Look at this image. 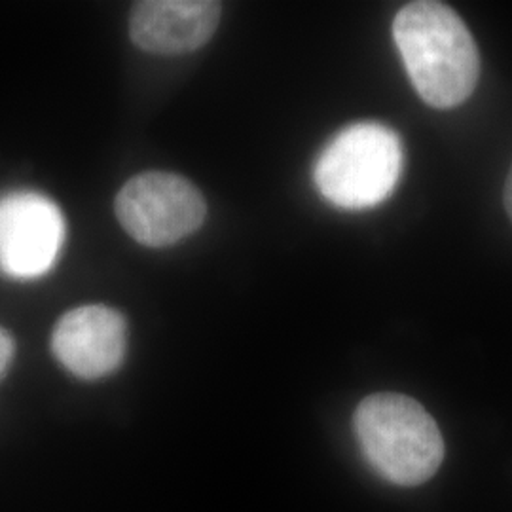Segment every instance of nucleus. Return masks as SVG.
<instances>
[{
	"label": "nucleus",
	"mask_w": 512,
	"mask_h": 512,
	"mask_svg": "<svg viewBox=\"0 0 512 512\" xmlns=\"http://www.w3.org/2000/svg\"><path fill=\"white\" fill-rule=\"evenodd\" d=\"M202 192L175 173L148 171L122 186L116 215L141 245L162 249L192 236L205 220Z\"/></svg>",
	"instance_id": "20e7f679"
},
{
	"label": "nucleus",
	"mask_w": 512,
	"mask_h": 512,
	"mask_svg": "<svg viewBox=\"0 0 512 512\" xmlns=\"http://www.w3.org/2000/svg\"><path fill=\"white\" fill-rule=\"evenodd\" d=\"M126 348V319L101 304L67 311L52 334L57 361L82 380H99L112 374L122 365Z\"/></svg>",
	"instance_id": "423d86ee"
},
{
	"label": "nucleus",
	"mask_w": 512,
	"mask_h": 512,
	"mask_svg": "<svg viewBox=\"0 0 512 512\" xmlns=\"http://www.w3.org/2000/svg\"><path fill=\"white\" fill-rule=\"evenodd\" d=\"M222 6L211 0L137 2L129 35L148 54H190L205 46L219 27Z\"/></svg>",
	"instance_id": "0eeeda50"
},
{
	"label": "nucleus",
	"mask_w": 512,
	"mask_h": 512,
	"mask_svg": "<svg viewBox=\"0 0 512 512\" xmlns=\"http://www.w3.org/2000/svg\"><path fill=\"white\" fill-rule=\"evenodd\" d=\"M14 355H16V342H14V338L10 336L8 330L0 327V380L4 378V374L8 372V368L12 365Z\"/></svg>",
	"instance_id": "6e6552de"
},
{
	"label": "nucleus",
	"mask_w": 512,
	"mask_h": 512,
	"mask_svg": "<svg viewBox=\"0 0 512 512\" xmlns=\"http://www.w3.org/2000/svg\"><path fill=\"white\" fill-rule=\"evenodd\" d=\"M65 241V219L50 198L10 192L0 198V272L35 279L52 270Z\"/></svg>",
	"instance_id": "39448f33"
},
{
	"label": "nucleus",
	"mask_w": 512,
	"mask_h": 512,
	"mask_svg": "<svg viewBox=\"0 0 512 512\" xmlns=\"http://www.w3.org/2000/svg\"><path fill=\"white\" fill-rule=\"evenodd\" d=\"M403 143L378 122L344 128L313 167V181L325 200L340 209H368L384 202L403 173Z\"/></svg>",
	"instance_id": "7ed1b4c3"
},
{
	"label": "nucleus",
	"mask_w": 512,
	"mask_h": 512,
	"mask_svg": "<svg viewBox=\"0 0 512 512\" xmlns=\"http://www.w3.org/2000/svg\"><path fill=\"white\" fill-rule=\"evenodd\" d=\"M503 200H505L507 215H509V219H511L512 222V167L511 173H509V177H507V183H505V196H503Z\"/></svg>",
	"instance_id": "1a4fd4ad"
},
{
	"label": "nucleus",
	"mask_w": 512,
	"mask_h": 512,
	"mask_svg": "<svg viewBox=\"0 0 512 512\" xmlns=\"http://www.w3.org/2000/svg\"><path fill=\"white\" fill-rule=\"evenodd\" d=\"M353 429L370 467L395 486L431 480L444 459L437 421L408 395H368L355 410Z\"/></svg>",
	"instance_id": "f03ea898"
},
{
	"label": "nucleus",
	"mask_w": 512,
	"mask_h": 512,
	"mask_svg": "<svg viewBox=\"0 0 512 512\" xmlns=\"http://www.w3.org/2000/svg\"><path fill=\"white\" fill-rule=\"evenodd\" d=\"M393 38L416 92L433 109H454L475 92L480 54L458 12L442 2L418 0L393 21Z\"/></svg>",
	"instance_id": "f257e3e1"
}]
</instances>
